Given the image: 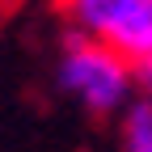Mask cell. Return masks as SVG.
Wrapping results in <instances>:
<instances>
[{"instance_id":"obj_1","label":"cell","mask_w":152,"mask_h":152,"mask_svg":"<svg viewBox=\"0 0 152 152\" xmlns=\"http://www.w3.org/2000/svg\"><path fill=\"white\" fill-rule=\"evenodd\" d=\"M55 89L93 118H118L140 97V72L127 55L93 38L64 34V47L55 55Z\"/></svg>"},{"instance_id":"obj_2","label":"cell","mask_w":152,"mask_h":152,"mask_svg":"<svg viewBox=\"0 0 152 152\" xmlns=\"http://www.w3.org/2000/svg\"><path fill=\"white\" fill-rule=\"evenodd\" d=\"M68 34L93 38L140 64L152 55V0H59Z\"/></svg>"},{"instance_id":"obj_3","label":"cell","mask_w":152,"mask_h":152,"mask_svg":"<svg viewBox=\"0 0 152 152\" xmlns=\"http://www.w3.org/2000/svg\"><path fill=\"white\" fill-rule=\"evenodd\" d=\"M114 152H152V97L148 93H140V97L118 114Z\"/></svg>"},{"instance_id":"obj_4","label":"cell","mask_w":152,"mask_h":152,"mask_svg":"<svg viewBox=\"0 0 152 152\" xmlns=\"http://www.w3.org/2000/svg\"><path fill=\"white\" fill-rule=\"evenodd\" d=\"M135 72H140V93L152 97V55H144V59L135 64Z\"/></svg>"}]
</instances>
